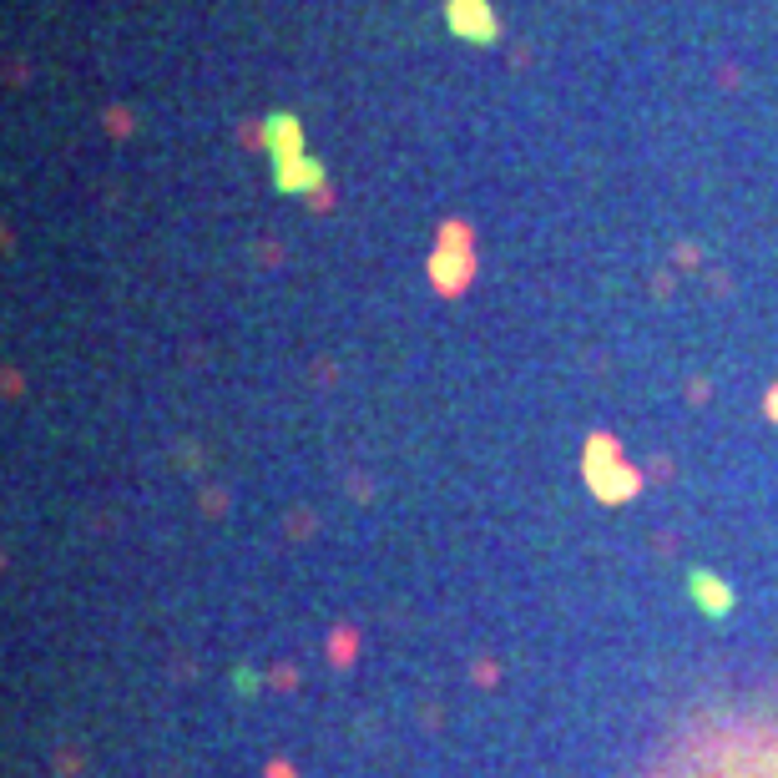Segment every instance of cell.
<instances>
[{"label":"cell","mask_w":778,"mask_h":778,"mask_svg":"<svg viewBox=\"0 0 778 778\" xmlns=\"http://www.w3.org/2000/svg\"><path fill=\"white\" fill-rule=\"evenodd\" d=\"M475 278V253H471V228L465 223H440V243L430 253V284L445 298L465 294Z\"/></svg>","instance_id":"6da1fadb"},{"label":"cell","mask_w":778,"mask_h":778,"mask_svg":"<svg viewBox=\"0 0 778 778\" xmlns=\"http://www.w3.org/2000/svg\"><path fill=\"white\" fill-rule=\"evenodd\" d=\"M581 481H586L592 501H602V505H632L637 495H642V485H647V471H637L632 461H617V465L581 471Z\"/></svg>","instance_id":"7a4b0ae2"},{"label":"cell","mask_w":778,"mask_h":778,"mask_svg":"<svg viewBox=\"0 0 778 778\" xmlns=\"http://www.w3.org/2000/svg\"><path fill=\"white\" fill-rule=\"evenodd\" d=\"M688 596H692V607H698L702 617H712V622H723V617L738 607V592L718 576V571H692V576H688Z\"/></svg>","instance_id":"3957f363"},{"label":"cell","mask_w":778,"mask_h":778,"mask_svg":"<svg viewBox=\"0 0 778 778\" xmlns=\"http://www.w3.org/2000/svg\"><path fill=\"white\" fill-rule=\"evenodd\" d=\"M324 658H329L334 672H349L359 662V627L354 622H334L329 627V642H324Z\"/></svg>","instance_id":"277c9868"},{"label":"cell","mask_w":778,"mask_h":778,"mask_svg":"<svg viewBox=\"0 0 778 778\" xmlns=\"http://www.w3.org/2000/svg\"><path fill=\"white\" fill-rule=\"evenodd\" d=\"M627 461V450L617 435H607V430H592L586 435V445H581V471H596V465H617Z\"/></svg>","instance_id":"5b68a950"},{"label":"cell","mask_w":778,"mask_h":778,"mask_svg":"<svg viewBox=\"0 0 778 778\" xmlns=\"http://www.w3.org/2000/svg\"><path fill=\"white\" fill-rule=\"evenodd\" d=\"M324 172H318V162H308V157H284L278 162V187L284 192H304V187H314V192H324Z\"/></svg>","instance_id":"8992f818"},{"label":"cell","mask_w":778,"mask_h":778,"mask_svg":"<svg viewBox=\"0 0 778 778\" xmlns=\"http://www.w3.org/2000/svg\"><path fill=\"white\" fill-rule=\"evenodd\" d=\"M455 26H461V31L471 26L475 36H491V16H485L475 0H455Z\"/></svg>","instance_id":"52a82bcc"},{"label":"cell","mask_w":778,"mask_h":778,"mask_svg":"<svg viewBox=\"0 0 778 778\" xmlns=\"http://www.w3.org/2000/svg\"><path fill=\"white\" fill-rule=\"evenodd\" d=\"M471 682H475V688H495V682H501V662H495V658H475L471 662Z\"/></svg>","instance_id":"ba28073f"},{"label":"cell","mask_w":778,"mask_h":778,"mask_svg":"<svg viewBox=\"0 0 778 778\" xmlns=\"http://www.w3.org/2000/svg\"><path fill=\"white\" fill-rule=\"evenodd\" d=\"M268 688H274V692H298V668H288V662L268 668Z\"/></svg>","instance_id":"9c48e42d"},{"label":"cell","mask_w":778,"mask_h":778,"mask_svg":"<svg viewBox=\"0 0 778 778\" xmlns=\"http://www.w3.org/2000/svg\"><path fill=\"white\" fill-rule=\"evenodd\" d=\"M314 526H318V521H314V511H304V515H288V536H294V541H304Z\"/></svg>","instance_id":"30bf717a"},{"label":"cell","mask_w":778,"mask_h":778,"mask_svg":"<svg viewBox=\"0 0 778 778\" xmlns=\"http://www.w3.org/2000/svg\"><path fill=\"white\" fill-rule=\"evenodd\" d=\"M264 778H304V773H298L288 758H268V763H264Z\"/></svg>","instance_id":"8fae6325"},{"label":"cell","mask_w":778,"mask_h":778,"mask_svg":"<svg viewBox=\"0 0 778 778\" xmlns=\"http://www.w3.org/2000/svg\"><path fill=\"white\" fill-rule=\"evenodd\" d=\"M647 481H672V461H668V455H658V461L647 465Z\"/></svg>","instance_id":"7c38bea8"},{"label":"cell","mask_w":778,"mask_h":778,"mask_svg":"<svg viewBox=\"0 0 778 778\" xmlns=\"http://www.w3.org/2000/svg\"><path fill=\"white\" fill-rule=\"evenodd\" d=\"M228 511V495L223 491H208V501H202V515H223Z\"/></svg>","instance_id":"4fadbf2b"},{"label":"cell","mask_w":778,"mask_h":778,"mask_svg":"<svg viewBox=\"0 0 778 778\" xmlns=\"http://www.w3.org/2000/svg\"><path fill=\"white\" fill-rule=\"evenodd\" d=\"M56 768H61L67 778H77V773H81V758H77V753H56Z\"/></svg>","instance_id":"5bb4252c"},{"label":"cell","mask_w":778,"mask_h":778,"mask_svg":"<svg viewBox=\"0 0 778 778\" xmlns=\"http://www.w3.org/2000/svg\"><path fill=\"white\" fill-rule=\"evenodd\" d=\"M763 415L778 425V384H768V395H763Z\"/></svg>","instance_id":"9a60e30c"}]
</instances>
